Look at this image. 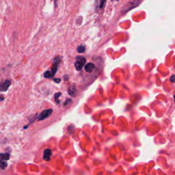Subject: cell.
Listing matches in <instances>:
<instances>
[{
  "label": "cell",
  "mask_w": 175,
  "mask_h": 175,
  "mask_svg": "<svg viewBox=\"0 0 175 175\" xmlns=\"http://www.w3.org/2000/svg\"><path fill=\"white\" fill-rule=\"evenodd\" d=\"M142 1V0H129L127 2V4L123 7L122 12L123 13L129 12V11H131V10L135 8V7H137V6L140 5Z\"/></svg>",
  "instance_id": "1"
},
{
  "label": "cell",
  "mask_w": 175,
  "mask_h": 175,
  "mask_svg": "<svg viewBox=\"0 0 175 175\" xmlns=\"http://www.w3.org/2000/svg\"><path fill=\"white\" fill-rule=\"evenodd\" d=\"M86 58L83 56H78L76 57V60L75 62V69L77 70H81L82 69V67L84 66V64L86 63Z\"/></svg>",
  "instance_id": "2"
},
{
  "label": "cell",
  "mask_w": 175,
  "mask_h": 175,
  "mask_svg": "<svg viewBox=\"0 0 175 175\" xmlns=\"http://www.w3.org/2000/svg\"><path fill=\"white\" fill-rule=\"evenodd\" d=\"M53 110L51 109H48L46 110H44L43 112H41L40 115L38 116V121H43V120L48 118L51 114H52Z\"/></svg>",
  "instance_id": "3"
},
{
  "label": "cell",
  "mask_w": 175,
  "mask_h": 175,
  "mask_svg": "<svg viewBox=\"0 0 175 175\" xmlns=\"http://www.w3.org/2000/svg\"><path fill=\"white\" fill-rule=\"evenodd\" d=\"M11 85V82L10 80H6L4 82L0 83V92H6L8 88Z\"/></svg>",
  "instance_id": "4"
},
{
  "label": "cell",
  "mask_w": 175,
  "mask_h": 175,
  "mask_svg": "<svg viewBox=\"0 0 175 175\" xmlns=\"http://www.w3.org/2000/svg\"><path fill=\"white\" fill-rule=\"evenodd\" d=\"M51 150L49 148L45 149L44 151V155H43V159L45 161H49L51 160Z\"/></svg>",
  "instance_id": "5"
},
{
  "label": "cell",
  "mask_w": 175,
  "mask_h": 175,
  "mask_svg": "<svg viewBox=\"0 0 175 175\" xmlns=\"http://www.w3.org/2000/svg\"><path fill=\"white\" fill-rule=\"evenodd\" d=\"M59 63H60V58H57L54 61V62L53 64L52 69H51V73H52V75H53V76L56 73V71H57V69H58V64H59Z\"/></svg>",
  "instance_id": "6"
},
{
  "label": "cell",
  "mask_w": 175,
  "mask_h": 175,
  "mask_svg": "<svg viewBox=\"0 0 175 175\" xmlns=\"http://www.w3.org/2000/svg\"><path fill=\"white\" fill-rule=\"evenodd\" d=\"M95 64H92V63H88L85 66V70L86 72H88V73H91L92 71L95 69Z\"/></svg>",
  "instance_id": "7"
},
{
  "label": "cell",
  "mask_w": 175,
  "mask_h": 175,
  "mask_svg": "<svg viewBox=\"0 0 175 175\" xmlns=\"http://www.w3.org/2000/svg\"><path fill=\"white\" fill-rule=\"evenodd\" d=\"M10 157L9 153H0V160H8Z\"/></svg>",
  "instance_id": "8"
},
{
  "label": "cell",
  "mask_w": 175,
  "mask_h": 175,
  "mask_svg": "<svg viewBox=\"0 0 175 175\" xmlns=\"http://www.w3.org/2000/svg\"><path fill=\"white\" fill-rule=\"evenodd\" d=\"M7 166V162L4 161V160H0V170H4Z\"/></svg>",
  "instance_id": "9"
},
{
  "label": "cell",
  "mask_w": 175,
  "mask_h": 175,
  "mask_svg": "<svg viewBox=\"0 0 175 175\" xmlns=\"http://www.w3.org/2000/svg\"><path fill=\"white\" fill-rule=\"evenodd\" d=\"M77 52H78L79 53H82L86 51V47H84L83 45H80V46L77 47Z\"/></svg>",
  "instance_id": "10"
},
{
  "label": "cell",
  "mask_w": 175,
  "mask_h": 175,
  "mask_svg": "<svg viewBox=\"0 0 175 175\" xmlns=\"http://www.w3.org/2000/svg\"><path fill=\"white\" fill-rule=\"evenodd\" d=\"M44 77H45V78H50V77H53V75L52 73H51V71L47 70L44 73Z\"/></svg>",
  "instance_id": "11"
},
{
  "label": "cell",
  "mask_w": 175,
  "mask_h": 175,
  "mask_svg": "<svg viewBox=\"0 0 175 175\" xmlns=\"http://www.w3.org/2000/svg\"><path fill=\"white\" fill-rule=\"evenodd\" d=\"M106 1H107V0H101V1H100V5H99L100 8H103V6H104L105 4Z\"/></svg>",
  "instance_id": "12"
},
{
  "label": "cell",
  "mask_w": 175,
  "mask_h": 175,
  "mask_svg": "<svg viewBox=\"0 0 175 175\" xmlns=\"http://www.w3.org/2000/svg\"><path fill=\"white\" fill-rule=\"evenodd\" d=\"M60 95H61V92H58L57 94H56V95H55V100H56V103H60V101H58V96H60Z\"/></svg>",
  "instance_id": "13"
},
{
  "label": "cell",
  "mask_w": 175,
  "mask_h": 175,
  "mask_svg": "<svg viewBox=\"0 0 175 175\" xmlns=\"http://www.w3.org/2000/svg\"><path fill=\"white\" fill-rule=\"evenodd\" d=\"M174 75H173L171 77V79H170V81H171V82L172 83H174Z\"/></svg>",
  "instance_id": "14"
},
{
  "label": "cell",
  "mask_w": 175,
  "mask_h": 175,
  "mask_svg": "<svg viewBox=\"0 0 175 175\" xmlns=\"http://www.w3.org/2000/svg\"><path fill=\"white\" fill-rule=\"evenodd\" d=\"M54 81L55 82H56V83H60V81H61V79H54Z\"/></svg>",
  "instance_id": "15"
},
{
  "label": "cell",
  "mask_w": 175,
  "mask_h": 175,
  "mask_svg": "<svg viewBox=\"0 0 175 175\" xmlns=\"http://www.w3.org/2000/svg\"><path fill=\"white\" fill-rule=\"evenodd\" d=\"M4 97H1V96H0V102L2 101H4Z\"/></svg>",
  "instance_id": "16"
},
{
  "label": "cell",
  "mask_w": 175,
  "mask_h": 175,
  "mask_svg": "<svg viewBox=\"0 0 175 175\" xmlns=\"http://www.w3.org/2000/svg\"><path fill=\"white\" fill-rule=\"evenodd\" d=\"M112 1H114V0H112Z\"/></svg>",
  "instance_id": "17"
}]
</instances>
